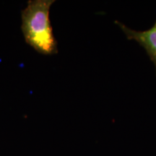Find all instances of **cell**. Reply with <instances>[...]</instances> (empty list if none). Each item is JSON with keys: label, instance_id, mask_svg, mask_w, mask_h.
<instances>
[{"label": "cell", "instance_id": "obj_1", "mask_svg": "<svg viewBox=\"0 0 156 156\" xmlns=\"http://www.w3.org/2000/svg\"><path fill=\"white\" fill-rule=\"evenodd\" d=\"M54 0H30L22 11L23 34L25 42L38 53H58L57 41L50 23L49 11Z\"/></svg>", "mask_w": 156, "mask_h": 156}, {"label": "cell", "instance_id": "obj_2", "mask_svg": "<svg viewBox=\"0 0 156 156\" xmlns=\"http://www.w3.org/2000/svg\"><path fill=\"white\" fill-rule=\"evenodd\" d=\"M115 23L122 29L128 40L134 41L145 48L154 64L156 73V21L151 28L144 31L132 30L118 20L115 21Z\"/></svg>", "mask_w": 156, "mask_h": 156}]
</instances>
